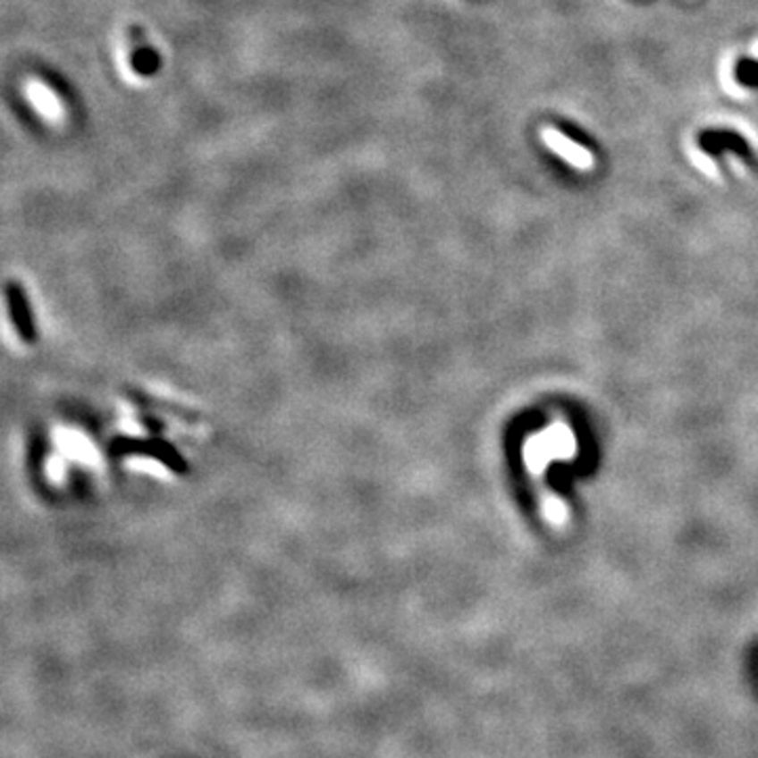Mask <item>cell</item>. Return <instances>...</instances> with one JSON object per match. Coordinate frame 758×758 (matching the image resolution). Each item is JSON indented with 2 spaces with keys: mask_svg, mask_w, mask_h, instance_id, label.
<instances>
[{
  "mask_svg": "<svg viewBox=\"0 0 758 758\" xmlns=\"http://www.w3.org/2000/svg\"><path fill=\"white\" fill-rule=\"evenodd\" d=\"M576 455V436L567 425H552L540 436H533L526 445V464L531 470H543L552 459H567Z\"/></svg>",
  "mask_w": 758,
  "mask_h": 758,
  "instance_id": "1",
  "label": "cell"
},
{
  "mask_svg": "<svg viewBox=\"0 0 758 758\" xmlns=\"http://www.w3.org/2000/svg\"><path fill=\"white\" fill-rule=\"evenodd\" d=\"M23 95H26L29 105L43 116V121L49 124H62L66 121V105H63L55 88L46 85L45 80L28 79Z\"/></svg>",
  "mask_w": 758,
  "mask_h": 758,
  "instance_id": "2",
  "label": "cell"
},
{
  "mask_svg": "<svg viewBox=\"0 0 758 758\" xmlns=\"http://www.w3.org/2000/svg\"><path fill=\"white\" fill-rule=\"evenodd\" d=\"M546 141L550 146L554 147L556 152L562 154V156L567 158V161L576 163L577 167L588 169L592 167V154H588L584 150V147H579L577 144H571V141L562 138V133L559 131H546Z\"/></svg>",
  "mask_w": 758,
  "mask_h": 758,
  "instance_id": "3",
  "label": "cell"
}]
</instances>
